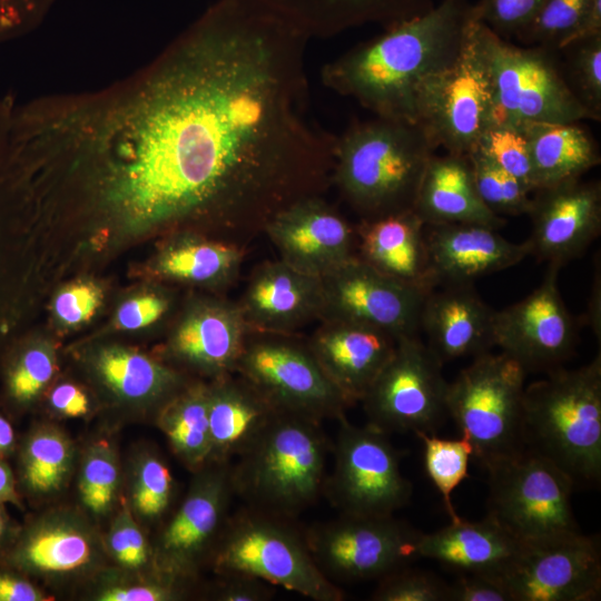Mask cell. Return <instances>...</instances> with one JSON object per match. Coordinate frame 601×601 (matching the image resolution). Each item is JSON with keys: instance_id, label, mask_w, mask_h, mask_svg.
<instances>
[{"instance_id": "55", "label": "cell", "mask_w": 601, "mask_h": 601, "mask_svg": "<svg viewBox=\"0 0 601 601\" xmlns=\"http://www.w3.org/2000/svg\"><path fill=\"white\" fill-rule=\"evenodd\" d=\"M600 266L595 264L591 294L588 300L585 324L592 329L593 334L600 341L601 336V275Z\"/></svg>"}, {"instance_id": "22", "label": "cell", "mask_w": 601, "mask_h": 601, "mask_svg": "<svg viewBox=\"0 0 601 601\" xmlns=\"http://www.w3.org/2000/svg\"><path fill=\"white\" fill-rule=\"evenodd\" d=\"M425 240L434 288L472 284L531 255L528 240L510 242L496 228L482 224L425 225Z\"/></svg>"}, {"instance_id": "33", "label": "cell", "mask_w": 601, "mask_h": 601, "mask_svg": "<svg viewBox=\"0 0 601 601\" xmlns=\"http://www.w3.org/2000/svg\"><path fill=\"white\" fill-rule=\"evenodd\" d=\"M176 238L156 260L159 276L215 289L237 282L246 248L197 233H184Z\"/></svg>"}, {"instance_id": "11", "label": "cell", "mask_w": 601, "mask_h": 601, "mask_svg": "<svg viewBox=\"0 0 601 601\" xmlns=\"http://www.w3.org/2000/svg\"><path fill=\"white\" fill-rule=\"evenodd\" d=\"M484 38L493 82L494 121L519 125L593 120L569 88L556 51L515 46L486 24Z\"/></svg>"}, {"instance_id": "46", "label": "cell", "mask_w": 601, "mask_h": 601, "mask_svg": "<svg viewBox=\"0 0 601 601\" xmlns=\"http://www.w3.org/2000/svg\"><path fill=\"white\" fill-rule=\"evenodd\" d=\"M544 0H479L475 16L501 38H518L531 23Z\"/></svg>"}, {"instance_id": "4", "label": "cell", "mask_w": 601, "mask_h": 601, "mask_svg": "<svg viewBox=\"0 0 601 601\" xmlns=\"http://www.w3.org/2000/svg\"><path fill=\"white\" fill-rule=\"evenodd\" d=\"M523 449L546 457L574 487L601 477V356L574 370L558 367L525 387Z\"/></svg>"}, {"instance_id": "5", "label": "cell", "mask_w": 601, "mask_h": 601, "mask_svg": "<svg viewBox=\"0 0 601 601\" xmlns=\"http://www.w3.org/2000/svg\"><path fill=\"white\" fill-rule=\"evenodd\" d=\"M319 421L278 413L231 464L234 494L247 506L293 519L323 495L332 444Z\"/></svg>"}, {"instance_id": "49", "label": "cell", "mask_w": 601, "mask_h": 601, "mask_svg": "<svg viewBox=\"0 0 601 601\" xmlns=\"http://www.w3.org/2000/svg\"><path fill=\"white\" fill-rule=\"evenodd\" d=\"M170 298L161 293H147L125 302L116 315L119 328L134 331L150 326L170 309Z\"/></svg>"}, {"instance_id": "57", "label": "cell", "mask_w": 601, "mask_h": 601, "mask_svg": "<svg viewBox=\"0 0 601 601\" xmlns=\"http://www.w3.org/2000/svg\"><path fill=\"white\" fill-rule=\"evenodd\" d=\"M19 504L14 479L11 469L0 459V504Z\"/></svg>"}, {"instance_id": "36", "label": "cell", "mask_w": 601, "mask_h": 601, "mask_svg": "<svg viewBox=\"0 0 601 601\" xmlns=\"http://www.w3.org/2000/svg\"><path fill=\"white\" fill-rule=\"evenodd\" d=\"M73 447L53 426H40L26 439L20 453V481L31 494H48L62 487L72 466Z\"/></svg>"}, {"instance_id": "59", "label": "cell", "mask_w": 601, "mask_h": 601, "mask_svg": "<svg viewBox=\"0 0 601 601\" xmlns=\"http://www.w3.org/2000/svg\"><path fill=\"white\" fill-rule=\"evenodd\" d=\"M9 530H10V526H9L7 515L4 511L1 509V504H0V545L7 540L9 535Z\"/></svg>"}, {"instance_id": "53", "label": "cell", "mask_w": 601, "mask_h": 601, "mask_svg": "<svg viewBox=\"0 0 601 601\" xmlns=\"http://www.w3.org/2000/svg\"><path fill=\"white\" fill-rule=\"evenodd\" d=\"M50 403L58 413L67 417H80L89 411L85 392L70 383L56 386L51 392Z\"/></svg>"}, {"instance_id": "1", "label": "cell", "mask_w": 601, "mask_h": 601, "mask_svg": "<svg viewBox=\"0 0 601 601\" xmlns=\"http://www.w3.org/2000/svg\"><path fill=\"white\" fill-rule=\"evenodd\" d=\"M311 39L252 0H217L157 58L60 95L50 131L86 198L129 231L193 226L244 248L332 186L336 136L311 118Z\"/></svg>"}, {"instance_id": "18", "label": "cell", "mask_w": 601, "mask_h": 601, "mask_svg": "<svg viewBox=\"0 0 601 601\" xmlns=\"http://www.w3.org/2000/svg\"><path fill=\"white\" fill-rule=\"evenodd\" d=\"M195 473L156 550L159 571L183 580L194 577L206 554H211L235 495L230 463L210 462Z\"/></svg>"}, {"instance_id": "51", "label": "cell", "mask_w": 601, "mask_h": 601, "mask_svg": "<svg viewBox=\"0 0 601 601\" xmlns=\"http://www.w3.org/2000/svg\"><path fill=\"white\" fill-rule=\"evenodd\" d=\"M211 597L219 601H268L275 595L273 584L255 577L236 573L219 572Z\"/></svg>"}, {"instance_id": "28", "label": "cell", "mask_w": 601, "mask_h": 601, "mask_svg": "<svg viewBox=\"0 0 601 601\" xmlns=\"http://www.w3.org/2000/svg\"><path fill=\"white\" fill-rule=\"evenodd\" d=\"M268 9L299 32L329 38L352 28L373 23L383 28L424 14L433 0H252Z\"/></svg>"}, {"instance_id": "54", "label": "cell", "mask_w": 601, "mask_h": 601, "mask_svg": "<svg viewBox=\"0 0 601 601\" xmlns=\"http://www.w3.org/2000/svg\"><path fill=\"white\" fill-rule=\"evenodd\" d=\"M45 595L19 575L0 572V601H40Z\"/></svg>"}, {"instance_id": "52", "label": "cell", "mask_w": 601, "mask_h": 601, "mask_svg": "<svg viewBox=\"0 0 601 601\" xmlns=\"http://www.w3.org/2000/svg\"><path fill=\"white\" fill-rule=\"evenodd\" d=\"M186 581L173 575L151 583L108 588L98 595L101 601H165L181 595L178 583Z\"/></svg>"}, {"instance_id": "45", "label": "cell", "mask_w": 601, "mask_h": 601, "mask_svg": "<svg viewBox=\"0 0 601 601\" xmlns=\"http://www.w3.org/2000/svg\"><path fill=\"white\" fill-rule=\"evenodd\" d=\"M449 584L417 569L400 568L380 579L374 601H447Z\"/></svg>"}, {"instance_id": "17", "label": "cell", "mask_w": 601, "mask_h": 601, "mask_svg": "<svg viewBox=\"0 0 601 601\" xmlns=\"http://www.w3.org/2000/svg\"><path fill=\"white\" fill-rule=\"evenodd\" d=\"M559 266L549 265L535 289L495 312V346L526 372L561 367L575 347L577 326L559 290Z\"/></svg>"}, {"instance_id": "15", "label": "cell", "mask_w": 601, "mask_h": 601, "mask_svg": "<svg viewBox=\"0 0 601 601\" xmlns=\"http://www.w3.org/2000/svg\"><path fill=\"white\" fill-rule=\"evenodd\" d=\"M512 601H592L601 594V553L581 531L521 542L500 575Z\"/></svg>"}, {"instance_id": "34", "label": "cell", "mask_w": 601, "mask_h": 601, "mask_svg": "<svg viewBox=\"0 0 601 601\" xmlns=\"http://www.w3.org/2000/svg\"><path fill=\"white\" fill-rule=\"evenodd\" d=\"M93 365L101 381L128 402L159 404L162 407L187 386L184 376L176 370L122 347L101 349Z\"/></svg>"}, {"instance_id": "12", "label": "cell", "mask_w": 601, "mask_h": 601, "mask_svg": "<svg viewBox=\"0 0 601 601\" xmlns=\"http://www.w3.org/2000/svg\"><path fill=\"white\" fill-rule=\"evenodd\" d=\"M333 467L323 495L342 514L386 516L405 506L412 484L402 474L400 454L388 434L371 424H352L339 417Z\"/></svg>"}, {"instance_id": "7", "label": "cell", "mask_w": 601, "mask_h": 601, "mask_svg": "<svg viewBox=\"0 0 601 601\" xmlns=\"http://www.w3.org/2000/svg\"><path fill=\"white\" fill-rule=\"evenodd\" d=\"M474 8V7H473ZM485 24L471 20L455 59L420 89L415 122L436 148L466 156L494 121V97Z\"/></svg>"}, {"instance_id": "3", "label": "cell", "mask_w": 601, "mask_h": 601, "mask_svg": "<svg viewBox=\"0 0 601 601\" xmlns=\"http://www.w3.org/2000/svg\"><path fill=\"white\" fill-rule=\"evenodd\" d=\"M435 149L416 124L354 121L335 138L332 186L359 219L412 210Z\"/></svg>"}, {"instance_id": "58", "label": "cell", "mask_w": 601, "mask_h": 601, "mask_svg": "<svg viewBox=\"0 0 601 601\" xmlns=\"http://www.w3.org/2000/svg\"><path fill=\"white\" fill-rule=\"evenodd\" d=\"M14 446V432L9 421L0 413V455L8 454Z\"/></svg>"}, {"instance_id": "56", "label": "cell", "mask_w": 601, "mask_h": 601, "mask_svg": "<svg viewBox=\"0 0 601 601\" xmlns=\"http://www.w3.org/2000/svg\"><path fill=\"white\" fill-rule=\"evenodd\" d=\"M8 135L9 116L0 105V201L7 197L11 188L8 171Z\"/></svg>"}, {"instance_id": "27", "label": "cell", "mask_w": 601, "mask_h": 601, "mask_svg": "<svg viewBox=\"0 0 601 601\" xmlns=\"http://www.w3.org/2000/svg\"><path fill=\"white\" fill-rule=\"evenodd\" d=\"M356 256L396 280L434 289L428 266L425 223L412 210L373 219L355 226Z\"/></svg>"}, {"instance_id": "9", "label": "cell", "mask_w": 601, "mask_h": 601, "mask_svg": "<svg viewBox=\"0 0 601 601\" xmlns=\"http://www.w3.org/2000/svg\"><path fill=\"white\" fill-rule=\"evenodd\" d=\"M487 516L520 542L579 532L570 477L546 457L522 449L484 465Z\"/></svg>"}, {"instance_id": "47", "label": "cell", "mask_w": 601, "mask_h": 601, "mask_svg": "<svg viewBox=\"0 0 601 601\" xmlns=\"http://www.w3.org/2000/svg\"><path fill=\"white\" fill-rule=\"evenodd\" d=\"M108 545L114 558L126 568H142L149 561L147 540L126 506L111 525Z\"/></svg>"}, {"instance_id": "10", "label": "cell", "mask_w": 601, "mask_h": 601, "mask_svg": "<svg viewBox=\"0 0 601 601\" xmlns=\"http://www.w3.org/2000/svg\"><path fill=\"white\" fill-rule=\"evenodd\" d=\"M235 373L249 382L278 412L322 422L353 405L323 371L298 333L249 331Z\"/></svg>"}, {"instance_id": "50", "label": "cell", "mask_w": 601, "mask_h": 601, "mask_svg": "<svg viewBox=\"0 0 601 601\" xmlns=\"http://www.w3.org/2000/svg\"><path fill=\"white\" fill-rule=\"evenodd\" d=\"M447 601H512L500 575L485 573H460L449 584Z\"/></svg>"}, {"instance_id": "20", "label": "cell", "mask_w": 601, "mask_h": 601, "mask_svg": "<svg viewBox=\"0 0 601 601\" xmlns=\"http://www.w3.org/2000/svg\"><path fill=\"white\" fill-rule=\"evenodd\" d=\"M528 215L531 255L561 268L601 233V185L577 179L538 189Z\"/></svg>"}, {"instance_id": "30", "label": "cell", "mask_w": 601, "mask_h": 601, "mask_svg": "<svg viewBox=\"0 0 601 601\" xmlns=\"http://www.w3.org/2000/svg\"><path fill=\"white\" fill-rule=\"evenodd\" d=\"M521 542L491 518L469 522L461 519L433 533H422L417 558L437 561L460 573L501 575Z\"/></svg>"}, {"instance_id": "44", "label": "cell", "mask_w": 601, "mask_h": 601, "mask_svg": "<svg viewBox=\"0 0 601 601\" xmlns=\"http://www.w3.org/2000/svg\"><path fill=\"white\" fill-rule=\"evenodd\" d=\"M174 480L168 466L156 454L141 457L134 479L132 504L146 519L160 516L169 506Z\"/></svg>"}, {"instance_id": "48", "label": "cell", "mask_w": 601, "mask_h": 601, "mask_svg": "<svg viewBox=\"0 0 601 601\" xmlns=\"http://www.w3.org/2000/svg\"><path fill=\"white\" fill-rule=\"evenodd\" d=\"M100 303L101 292L97 286L91 283H77L57 295L53 309L65 324L78 325L91 318Z\"/></svg>"}, {"instance_id": "38", "label": "cell", "mask_w": 601, "mask_h": 601, "mask_svg": "<svg viewBox=\"0 0 601 601\" xmlns=\"http://www.w3.org/2000/svg\"><path fill=\"white\" fill-rule=\"evenodd\" d=\"M558 51L564 55L563 76L593 120L601 119V33L579 39Z\"/></svg>"}, {"instance_id": "39", "label": "cell", "mask_w": 601, "mask_h": 601, "mask_svg": "<svg viewBox=\"0 0 601 601\" xmlns=\"http://www.w3.org/2000/svg\"><path fill=\"white\" fill-rule=\"evenodd\" d=\"M476 191L483 204L496 216L528 214L532 194L520 180L477 150L466 155Z\"/></svg>"}, {"instance_id": "16", "label": "cell", "mask_w": 601, "mask_h": 601, "mask_svg": "<svg viewBox=\"0 0 601 601\" xmlns=\"http://www.w3.org/2000/svg\"><path fill=\"white\" fill-rule=\"evenodd\" d=\"M322 319H341L381 329L396 341L417 337L430 293L391 278L357 256L322 278Z\"/></svg>"}, {"instance_id": "31", "label": "cell", "mask_w": 601, "mask_h": 601, "mask_svg": "<svg viewBox=\"0 0 601 601\" xmlns=\"http://www.w3.org/2000/svg\"><path fill=\"white\" fill-rule=\"evenodd\" d=\"M413 210L425 223L482 224L500 229L505 220L481 200L467 156H433L425 169Z\"/></svg>"}, {"instance_id": "32", "label": "cell", "mask_w": 601, "mask_h": 601, "mask_svg": "<svg viewBox=\"0 0 601 601\" xmlns=\"http://www.w3.org/2000/svg\"><path fill=\"white\" fill-rule=\"evenodd\" d=\"M536 190L581 179L600 161L597 144L578 122H525Z\"/></svg>"}, {"instance_id": "35", "label": "cell", "mask_w": 601, "mask_h": 601, "mask_svg": "<svg viewBox=\"0 0 601 601\" xmlns=\"http://www.w3.org/2000/svg\"><path fill=\"white\" fill-rule=\"evenodd\" d=\"M158 425L175 454L194 472L210 463L207 385H187L159 413Z\"/></svg>"}, {"instance_id": "29", "label": "cell", "mask_w": 601, "mask_h": 601, "mask_svg": "<svg viewBox=\"0 0 601 601\" xmlns=\"http://www.w3.org/2000/svg\"><path fill=\"white\" fill-rule=\"evenodd\" d=\"M207 393L210 462L237 459L279 413L237 373L211 380Z\"/></svg>"}, {"instance_id": "13", "label": "cell", "mask_w": 601, "mask_h": 601, "mask_svg": "<svg viewBox=\"0 0 601 601\" xmlns=\"http://www.w3.org/2000/svg\"><path fill=\"white\" fill-rule=\"evenodd\" d=\"M442 365L418 336L398 339L361 400L367 423L387 434L434 433L447 415Z\"/></svg>"}, {"instance_id": "21", "label": "cell", "mask_w": 601, "mask_h": 601, "mask_svg": "<svg viewBox=\"0 0 601 601\" xmlns=\"http://www.w3.org/2000/svg\"><path fill=\"white\" fill-rule=\"evenodd\" d=\"M237 303L249 331L298 333L323 317L322 279L282 259L266 260L253 269Z\"/></svg>"}, {"instance_id": "14", "label": "cell", "mask_w": 601, "mask_h": 601, "mask_svg": "<svg viewBox=\"0 0 601 601\" xmlns=\"http://www.w3.org/2000/svg\"><path fill=\"white\" fill-rule=\"evenodd\" d=\"M422 532L393 515L342 514L306 533L309 551L333 582L381 579L417 558Z\"/></svg>"}, {"instance_id": "40", "label": "cell", "mask_w": 601, "mask_h": 601, "mask_svg": "<svg viewBox=\"0 0 601 601\" xmlns=\"http://www.w3.org/2000/svg\"><path fill=\"white\" fill-rule=\"evenodd\" d=\"M474 150L515 177L531 193L536 190L530 147L521 125L505 121L490 124L479 137Z\"/></svg>"}, {"instance_id": "23", "label": "cell", "mask_w": 601, "mask_h": 601, "mask_svg": "<svg viewBox=\"0 0 601 601\" xmlns=\"http://www.w3.org/2000/svg\"><path fill=\"white\" fill-rule=\"evenodd\" d=\"M248 332L237 300L195 299L170 335L168 354L215 380L235 373Z\"/></svg>"}, {"instance_id": "37", "label": "cell", "mask_w": 601, "mask_h": 601, "mask_svg": "<svg viewBox=\"0 0 601 601\" xmlns=\"http://www.w3.org/2000/svg\"><path fill=\"white\" fill-rule=\"evenodd\" d=\"M423 444V456L426 473L442 495L443 504L451 522L462 518L456 513L452 503V493L467 477V466L473 447L470 441L460 439H441L434 433L416 432Z\"/></svg>"}, {"instance_id": "2", "label": "cell", "mask_w": 601, "mask_h": 601, "mask_svg": "<svg viewBox=\"0 0 601 601\" xmlns=\"http://www.w3.org/2000/svg\"><path fill=\"white\" fill-rule=\"evenodd\" d=\"M473 17L469 0H442L327 62L322 81L375 117L416 124L420 89L455 59Z\"/></svg>"}, {"instance_id": "6", "label": "cell", "mask_w": 601, "mask_h": 601, "mask_svg": "<svg viewBox=\"0 0 601 601\" xmlns=\"http://www.w3.org/2000/svg\"><path fill=\"white\" fill-rule=\"evenodd\" d=\"M289 521L249 506L228 516L210 554L215 571L248 574L315 601L343 600Z\"/></svg>"}, {"instance_id": "41", "label": "cell", "mask_w": 601, "mask_h": 601, "mask_svg": "<svg viewBox=\"0 0 601 601\" xmlns=\"http://www.w3.org/2000/svg\"><path fill=\"white\" fill-rule=\"evenodd\" d=\"M118 483V460L112 446L106 441L93 443L80 470L79 493L83 505L92 513H106L116 500Z\"/></svg>"}, {"instance_id": "25", "label": "cell", "mask_w": 601, "mask_h": 601, "mask_svg": "<svg viewBox=\"0 0 601 601\" xmlns=\"http://www.w3.org/2000/svg\"><path fill=\"white\" fill-rule=\"evenodd\" d=\"M101 545L78 515L55 513L27 526L7 553V563L36 575L83 573L101 561Z\"/></svg>"}, {"instance_id": "26", "label": "cell", "mask_w": 601, "mask_h": 601, "mask_svg": "<svg viewBox=\"0 0 601 601\" xmlns=\"http://www.w3.org/2000/svg\"><path fill=\"white\" fill-rule=\"evenodd\" d=\"M495 312L472 284L442 286L425 297L421 329L428 337L427 346L442 364L460 357H475L495 346Z\"/></svg>"}, {"instance_id": "42", "label": "cell", "mask_w": 601, "mask_h": 601, "mask_svg": "<svg viewBox=\"0 0 601 601\" xmlns=\"http://www.w3.org/2000/svg\"><path fill=\"white\" fill-rule=\"evenodd\" d=\"M590 0H544L539 12L516 38L528 46L560 50L578 28Z\"/></svg>"}, {"instance_id": "19", "label": "cell", "mask_w": 601, "mask_h": 601, "mask_svg": "<svg viewBox=\"0 0 601 601\" xmlns=\"http://www.w3.org/2000/svg\"><path fill=\"white\" fill-rule=\"evenodd\" d=\"M264 234L279 259L322 278L356 257V234L348 220L324 196L307 197L275 215Z\"/></svg>"}, {"instance_id": "24", "label": "cell", "mask_w": 601, "mask_h": 601, "mask_svg": "<svg viewBox=\"0 0 601 601\" xmlns=\"http://www.w3.org/2000/svg\"><path fill=\"white\" fill-rule=\"evenodd\" d=\"M306 341L325 374L352 404L363 398L397 342L381 329L341 319H321Z\"/></svg>"}, {"instance_id": "43", "label": "cell", "mask_w": 601, "mask_h": 601, "mask_svg": "<svg viewBox=\"0 0 601 601\" xmlns=\"http://www.w3.org/2000/svg\"><path fill=\"white\" fill-rule=\"evenodd\" d=\"M52 352L45 345H31L11 361L6 375V390L17 405L33 402L55 373Z\"/></svg>"}, {"instance_id": "8", "label": "cell", "mask_w": 601, "mask_h": 601, "mask_svg": "<svg viewBox=\"0 0 601 601\" xmlns=\"http://www.w3.org/2000/svg\"><path fill=\"white\" fill-rule=\"evenodd\" d=\"M526 371L504 352L484 353L463 368L446 394L447 415L483 465L523 449Z\"/></svg>"}]
</instances>
